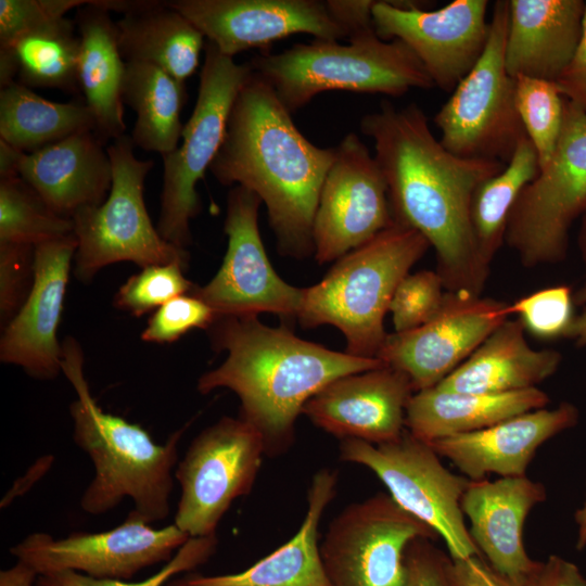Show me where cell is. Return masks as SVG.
Here are the masks:
<instances>
[{"instance_id":"obj_29","label":"cell","mask_w":586,"mask_h":586,"mask_svg":"<svg viewBox=\"0 0 586 586\" xmlns=\"http://www.w3.org/2000/svg\"><path fill=\"white\" fill-rule=\"evenodd\" d=\"M538 387L509 393H462L436 386L415 393L406 408L405 426L415 437L436 440L479 431L518 415L547 407Z\"/></svg>"},{"instance_id":"obj_39","label":"cell","mask_w":586,"mask_h":586,"mask_svg":"<svg viewBox=\"0 0 586 586\" xmlns=\"http://www.w3.org/2000/svg\"><path fill=\"white\" fill-rule=\"evenodd\" d=\"M525 331L542 339L565 336L573 319V296L568 285L538 290L510 303Z\"/></svg>"},{"instance_id":"obj_34","label":"cell","mask_w":586,"mask_h":586,"mask_svg":"<svg viewBox=\"0 0 586 586\" xmlns=\"http://www.w3.org/2000/svg\"><path fill=\"white\" fill-rule=\"evenodd\" d=\"M18 65V79L30 88H53L77 94L80 37L74 21L48 22L17 38L10 47Z\"/></svg>"},{"instance_id":"obj_33","label":"cell","mask_w":586,"mask_h":586,"mask_svg":"<svg viewBox=\"0 0 586 586\" xmlns=\"http://www.w3.org/2000/svg\"><path fill=\"white\" fill-rule=\"evenodd\" d=\"M538 171L536 150L524 137L504 169L474 192L471 226L480 258L487 268L505 242L508 218L518 196Z\"/></svg>"},{"instance_id":"obj_3","label":"cell","mask_w":586,"mask_h":586,"mask_svg":"<svg viewBox=\"0 0 586 586\" xmlns=\"http://www.w3.org/2000/svg\"><path fill=\"white\" fill-rule=\"evenodd\" d=\"M206 331L212 347L227 356L199 378L196 390L201 394L232 391L240 400L238 417L259 432L269 457L290 449L298 415L327 384L384 366L378 358L305 341L288 328H271L257 317L219 316Z\"/></svg>"},{"instance_id":"obj_27","label":"cell","mask_w":586,"mask_h":586,"mask_svg":"<svg viewBox=\"0 0 586 586\" xmlns=\"http://www.w3.org/2000/svg\"><path fill=\"white\" fill-rule=\"evenodd\" d=\"M560 352L533 348L519 319L501 323L436 387L462 393H509L537 387L558 370Z\"/></svg>"},{"instance_id":"obj_12","label":"cell","mask_w":586,"mask_h":586,"mask_svg":"<svg viewBox=\"0 0 586 586\" xmlns=\"http://www.w3.org/2000/svg\"><path fill=\"white\" fill-rule=\"evenodd\" d=\"M264 455L262 435L240 417L201 431L175 469L181 496L174 524L190 537L216 535L232 502L251 492Z\"/></svg>"},{"instance_id":"obj_26","label":"cell","mask_w":586,"mask_h":586,"mask_svg":"<svg viewBox=\"0 0 586 586\" xmlns=\"http://www.w3.org/2000/svg\"><path fill=\"white\" fill-rule=\"evenodd\" d=\"M337 473L322 468L307 493V510L295 535L244 571L230 574L190 573L166 586H331L320 557L318 528L322 514L336 495Z\"/></svg>"},{"instance_id":"obj_4","label":"cell","mask_w":586,"mask_h":586,"mask_svg":"<svg viewBox=\"0 0 586 586\" xmlns=\"http://www.w3.org/2000/svg\"><path fill=\"white\" fill-rule=\"evenodd\" d=\"M62 372L77 398L69 405L73 438L92 461L94 476L80 498L81 509L99 515L125 498L146 523L164 520L170 509L178 447L189 423L156 444L140 424L105 412L94 400L84 372V353L76 339L63 342Z\"/></svg>"},{"instance_id":"obj_46","label":"cell","mask_w":586,"mask_h":586,"mask_svg":"<svg viewBox=\"0 0 586 586\" xmlns=\"http://www.w3.org/2000/svg\"><path fill=\"white\" fill-rule=\"evenodd\" d=\"M520 586H586V578L573 562L551 555L537 561Z\"/></svg>"},{"instance_id":"obj_7","label":"cell","mask_w":586,"mask_h":586,"mask_svg":"<svg viewBox=\"0 0 586 586\" xmlns=\"http://www.w3.org/2000/svg\"><path fill=\"white\" fill-rule=\"evenodd\" d=\"M130 136L123 135L106 149L112 164V187L105 201L85 206L73 216L77 249L73 272L90 283L104 267L131 262L141 268L181 263L188 250L165 241L154 227L144 202V181L152 160H139Z\"/></svg>"},{"instance_id":"obj_37","label":"cell","mask_w":586,"mask_h":586,"mask_svg":"<svg viewBox=\"0 0 586 586\" xmlns=\"http://www.w3.org/2000/svg\"><path fill=\"white\" fill-rule=\"evenodd\" d=\"M181 263L152 265L129 277L116 291L113 305L133 317H141L169 302L190 294L196 284L184 276Z\"/></svg>"},{"instance_id":"obj_44","label":"cell","mask_w":586,"mask_h":586,"mask_svg":"<svg viewBox=\"0 0 586 586\" xmlns=\"http://www.w3.org/2000/svg\"><path fill=\"white\" fill-rule=\"evenodd\" d=\"M404 571L400 586H458L453 577L451 557L428 537H417L407 545Z\"/></svg>"},{"instance_id":"obj_6","label":"cell","mask_w":586,"mask_h":586,"mask_svg":"<svg viewBox=\"0 0 586 586\" xmlns=\"http://www.w3.org/2000/svg\"><path fill=\"white\" fill-rule=\"evenodd\" d=\"M292 114L324 91L399 97L434 84L415 53L400 40H383L375 29L351 36L346 43L314 39L280 53L247 62Z\"/></svg>"},{"instance_id":"obj_45","label":"cell","mask_w":586,"mask_h":586,"mask_svg":"<svg viewBox=\"0 0 586 586\" xmlns=\"http://www.w3.org/2000/svg\"><path fill=\"white\" fill-rule=\"evenodd\" d=\"M555 84L564 99L586 112V5L576 50Z\"/></svg>"},{"instance_id":"obj_50","label":"cell","mask_w":586,"mask_h":586,"mask_svg":"<svg viewBox=\"0 0 586 586\" xmlns=\"http://www.w3.org/2000/svg\"><path fill=\"white\" fill-rule=\"evenodd\" d=\"M577 524L576 548L582 550L586 547V501L574 514Z\"/></svg>"},{"instance_id":"obj_20","label":"cell","mask_w":586,"mask_h":586,"mask_svg":"<svg viewBox=\"0 0 586 586\" xmlns=\"http://www.w3.org/2000/svg\"><path fill=\"white\" fill-rule=\"evenodd\" d=\"M76 249L74 233L35 246L31 290L2 329L0 361L21 367L37 380H52L62 372L58 330Z\"/></svg>"},{"instance_id":"obj_18","label":"cell","mask_w":586,"mask_h":586,"mask_svg":"<svg viewBox=\"0 0 586 586\" xmlns=\"http://www.w3.org/2000/svg\"><path fill=\"white\" fill-rule=\"evenodd\" d=\"M510 315L507 302L446 291L430 320L387 334L377 358L405 373L415 393L428 390L455 371Z\"/></svg>"},{"instance_id":"obj_5","label":"cell","mask_w":586,"mask_h":586,"mask_svg":"<svg viewBox=\"0 0 586 586\" xmlns=\"http://www.w3.org/2000/svg\"><path fill=\"white\" fill-rule=\"evenodd\" d=\"M429 247L421 233L394 221L304 288L296 318L305 328L333 326L346 340V353L377 358L387 337L383 320L392 297Z\"/></svg>"},{"instance_id":"obj_23","label":"cell","mask_w":586,"mask_h":586,"mask_svg":"<svg viewBox=\"0 0 586 586\" xmlns=\"http://www.w3.org/2000/svg\"><path fill=\"white\" fill-rule=\"evenodd\" d=\"M547 497L544 484L524 476L471 481L461 498L470 535L485 560L521 584L535 566L525 551L523 526L531 510Z\"/></svg>"},{"instance_id":"obj_2","label":"cell","mask_w":586,"mask_h":586,"mask_svg":"<svg viewBox=\"0 0 586 586\" xmlns=\"http://www.w3.org/2000/svg\"><path fill=\"white\" fill-rule=\"evenodd\" d=\"M291 115L252 71L234 98L209 171L220 184L255 193L280 253L303 258L314 254L315 214L335 149L310 142Z\"/></svg>"},{"instance_id":"obj_31","label":"cell","mask_w":586,"mask_h":586,"mask_svg":"<svg viewBox=\"0 0 586 586\" xmlns=\"http://www.w3.org/2000/svg\"><path fill=\"white\" fill-rule=\"evenodd\" d=\"M184 82L153 64L126 62L122 99L136 113L130 136L135 146L162 156L177 149L188 99Z\"/></svg>"},{"instance_id":"obj_28","label":"cell","mask_w":586,"mask_h":586,"mask_svg":"<svg viewBox=\"0 0 586 586\" xmlns=\"http://www.w3.org/2000/svg\"><path fill=\"white\" fill-rule=\"evenodd\" d=\"M74 22L80 37L79 89L94 119L93 132L106 143L125 135L126 129L122 99L126 62L116 22L94 0L78 8Z\"/></svg>"},{"instance_id":"obj_19","label":"cell","mask_w":586,"mask_h":586,"mask_svg":"<svg viewBox=\"0 0 586 586\" xmlns=\"http://www.w3.org/2000/svg\"><path fill=\"white\" fill-rule=\"evenodd\" d=\"M168 4L230 58L294 34L336 41H347L349 36L328 0H174Z\"/></svg>"},{"instance_id":"obj_17","label":"cell","mask_w":586,"mask_h":586,"mask_svg":"<svg viewBox=\"0 0 586 586\" xmlns=\"http://www.w3.org/2000/svg\"><path fill=\"white\" fill-rule=\"evenodd\" d=\"M488 1L455 0L428 11L418 1H375L377 35L403 41L434 86L451 92L481 58L489 33Z\"/></svg>"},{"instance_id":"obj_10","label":"cell","mask_w":586,"mask_h":586,"mask_svg":"<svg viewBox=\"0 0 586 586\" xmlns=\"http://www.w3.org/2000/svg\"><path fill=\"white\" fill-rule=\"evenodd\" d=\"M586 207V112L565 99L561 135L547 165L515 201L505 242L526 268L565 259L569 233Z\"/></svg>"},{"instance_id":"obj_21","label":"cell","mask_w":586,"mask_h":586,"mask_svg":"<svg viewBox=\"0 0 586 586\" xmlns=\"http://www.w3.org/2000/svg\"><path fill=\"white\" fill-rule=\"evenodd\" d=\"M413 394L407 375L384 365L330 382L305 404L302 415L341 441L378 445L402 436Z\"/></svg>"},{"instance_id":"obj_14","label":"cell","mask_w":586,"mask_h":586,"mask_svg":"<svg viewBox=\"0 0 586 586\" xmlns=\"http://www.w3.org/2000/svg\"><path fill=\"white\" fill-rule=\"evenodd\" d=\"M262 204L255 193L241 186L228 193L225 257L216 275L192 292L218 317H257L262 313L297 317L303 289L285 282L269 262L258 228Z\"/></svg>"},{"instance_id":"obj_40","label":"cell","mask_w":586,"mask_h":586,"mask_svg":"<svg viewBox=\"0 0 586 586\" xmlns=\"http://www.w3.org/2000/svg\"><path fill=\"white\" fill-rule=\"evenodd\" d=\"M445 292L436 271L408 273L398 284L388 307L395 332L416 329L430 320L441 307Z\"/></svg>"},{"instance_id":"obj_47","label":"cell","mask_w":586,"mask_h":586,"mask_svg":"<svg viewBox=\"0 0 586 586\" xmlns=\"http://www.w3.org/2000/svg\"><path fill=\"white\" fill-rule=\"evenodd\" d=\"M453 577L458 586H520L497 572L483 556L453 560Z\"/></svg>"},{"instance_id":"obj_43","label":"cell","mask_w":586,"mask_h":586,"mask_svg":"<svg viewBox=\"0 0 586 586\" xmlns=\"http://www.w3.org/2000/svg\"><path fill=\"white\" fill-rule=\"evenodd\" d=\"M85 0H1L0 48L10 47L22 35L54 20L65 17Z\"/></svg>"},{"instance_id":"obj_11","label":"cell","mask_w":586,"mask_h":586,"mask_svg":"<svg viewBox=\"0 0 586 586\" xmlns=\"http://www.w3.org/2000/svg\"><path fill=\"white\" fill-rule=\"evenodd\" d=\"M430 444L405 430L393 442L346 438L340 459L371 470L392 498L442 537L453 560L482 556L464 523L461 498L471 480L446 469Z\"/></svg>"},{"instance_id":"obj_49","label":"cell","mask_w":586,"mask_h":586,"mask_svg":"<svg viewBox=\"0 0 586 586\" xmlns=\"http://www.w3.org/2000/svg\"><path fill=\"white\" fill-rule=\"evenodd\" d=\"M576 302L586 305V284L577 292ZM565 337L573 340L577 346H586V307L574 316Z\"/></svg>"},{"instance_id":"obj_9","label":"cell","mask_w":586,"mask_h":586,"mask_svg":"<svg viewBox=\"0 0 586 586\" xmlns=\"http://www.w3.org/2000/svg\"><path fill=\"white\" fill-rule=\"evenodd\" d=\"M508 24L509 0H497L481 58L434 116L441 143L458 156L507 164L527 137L505 63Z\"/></svg>"},{"instance_id":"obj_30","label":"cell","mask_w":586,"mask_h":586,"mask_svg":"<svg viewBox=\"0 0 586 586\" xmlns=\"http://www.w3.org/2000/svg\"><path fill=\"white\" fill-rule=\"evenodd\" d=\"M118 44L125 62L153 64L186 81L198 68L205 37L168 1L150 0L116 22Z\"/></svg>"},{"instance_id":"obj_38","label":"cell","mask_w":586,"mask_h":586,"mask_svg":"<svg viewBox=\"0 0 586 586\" xmlns=\"http://www.w3.org/2000/svg\"><path fill=\"white\" fill-rule=\"evenodd\" d=\"M216 535L190 537L160 571L140 582L97 578L74 571H61L39 575L36 586H164L183 572H190L205 563L217 548Z\"/></svg>"},{"instance_id":"obj_42","label":"cell","mask_w":586,"mask_h":586,"mask_svg":"<svg viewBox=\"0 0 586 586\" xmlns=\"http://www.w3.org/2000/svg\"><path fill=\"white\" fill-rule=\"evenodd\" d=\"M35 278V246L0 242L1 330L25 303Z\"/></svg>"},{"instance_id":"obj_25","label":"cell","mask_w":586,"mask_h":586,"mask_svg":"<svg viewBox=\"0 0 586 586\" xmlns=\"http://www.w3.org/2000/svg\"><path fill=\"white\" fill-rule=\"evenodd\" d=\"M584 0H509L505 49L511 77L556 82L578 44Z\"/></svg>"},{"instance_id":"obj_15","label":"cell","mask_w":586,"mask_h":586,"mask_svg":"<svg viewBox=\"0 0 586 586\" xmlns=\"http://www.w3.org/2000/svg\"><path fill=\"white\" fill-rule=\"evenodd\" d=\"M189 538L174 523L156 528L130 511L123 523L109 531L74 533L59 539L47 533H33L12 546L10 552L38 575L74 571L123 581L169 561Z\"/></svg>"},{"instance_id":"obj_13","label":"cell","mask_w":586,"mask_h":586,"mask_svg":"<svg viewBox=\"0 0 586 586\" xmlns=\"http://www.w3.org/2000/svg\"><path fill=\"white\" fill-rule=\"evenodd\" d=\"M417 537L438 535L388 493L348 505L330 523L320 557L331 586H400L404 552Z\"/></svg>"},{"instance_id":"obj_51","label":"cell","mask_w":586,"mask_h":586,"mask_svg":"<svg viewBox=\"0 0 586 586\" xmlns=\"http://www.w3.org/2000/svg\"><path fill=\"white\" fill-rule=\"evenodd\" d=\"M581 224L578 228V234H577V245L578 251L581 255L582 263L584 265V269L586 271V207L579 217Z\"/></svg>"},{"instance_id":"obj_41","label":"cell","mask_w":586,"mask_h":586,"mask_svg":"<svg viewBox=\"0 0 586 586\" xmlns=\"http://www.w3.org/2000/svg\"><path fill=\"white\" fill-rule=\"evenodd\" d=\"M217 317L201 298L183 294L157 308L140 337L146 343L170 344L194 329L207 330Z\"/></svg>"},{"instance_id":"obj_36","label":"cell","mask_w":586,"mask_h":586,"mask_svg":"<svg viewBox=\"0 0 586 586\" xmlns=\"http://www.w3.org/2000/svg\"><path fill=\"white\" fill-rule=\"evenodd\" d=\"M514 102L542 168L556 151L562 130L565 99L553 81L518 76L514 78Z\"/></svg>"},{"instance_id":"obj_35","label":"cell","mask_w":586,"mask_h":586,"mask_svg":"<svg viewBox=\"0 0 586 586\" xmlns=\"http://www.w3.org/2000/svg\"><path fill=\"white\" fill-rule=\"evenodd\" d=\"M72 233L73 219L52 211L18 175L0 177V242L36 246Z\"/></svg>"},{"instance_id":"obj_1","label":"cell","mask_w":586,"mask_h":586,"mask_svg":"<svg viewBox=\"0 0 586 586\" xmlns=\"http://www.w3.org/2000/svg\"><path fill=\"white\" fill-rule=\"evenodd\" d=\"M384 176L394 221L421 233L434 249L445 290L481 295L489 268L481 260L471 226L476 189L506 164L449 152L415 103L388 101L360 119Z\"/></svg>"},{"instance_id":"obj_32","label":"cell","mask_w":586,"mask_h":586,"mask_svg":"<svg viewBox=\"0 0 586 586\" xmlns=\"http://www.w3.org/2000/svg\"><path fill=\"white\" fill-rule=\"evenodd\" d=\"M94 126L85 102L50 101L17 81L0 90V140L24 153L93 131Z\"/></svg>"},{"instance_id":"obj_22","label":"cell","mask_w":586,"mask_h":586,"mask_svg":"<svg viewBox=\"0 0 586 586\" xmlns=\"http://www.w3.org/2000/svg\"><path fill=\"white\" fill-rule=\"evenodd\" d=\"M578 418L573 404L561 403L556 408L535 409L479 431L428 444L471 481L483 480L491 473L524 476L538 447L574 426Z\"/></svg>"},{"instance_id":"obj_16","label":"cell","mask_w":586,"mask_h":586,"mask_svg":"<svg viewBox=\"0 0 586 586\" xmlns=\"http://www.w3.org/2000/svg\"><path fill=\"white\" fill-rule=\"evenodd\" d=\"M334 149L313 226L314 256L319 264L340 259L394 222L387 186L374 155L354 132Z\"/></svg>"},{"instance_id":"obj_48","label":"cell","mask_w":586,"mask_h":586,"mask_svg":"<svg viewBox=\"0 0 586 586\" xmlns=\"http://www.w3.org/2000/svg\"><path fill=\"white\" fill-rule=\"evenodd\" d=\"M38 573L27 563H16L0 572V586H36Z\"/></svg>"},{"instance_id":"obj_24","label":"cell","mask_w":586,"mask_h":586,"mask_svg":"<svg viewBox=\"0 0 586 586\" xmlns=\"http://www.w3.org/2000/svg\"><path fill=\"white\" fill-rule=\"evenodd\" d=\"M103 145L93 131L75 133L31 153L20 151L16 173L52 211L72 219L109 195L113 173Z\"/></svg>"},{"instance_id":"obj_8","label":"cell","mask_w":586,"mask_h":586,"mask_svg":"<svg viewBox=\"0 0 586 586\" xmlns=\"http://www.w3.org/2000/svg\"><path fill=\"white\" fill-rule=\"evenodd\" d=\"M204 54L196 102L183 125L181 142L162 156L156 229L165 241L186 250L192 243L190 221L202 208L198 182L221 146L234 98L252 72L249 63H235L207 40Z\"/></svg>"}]
</instances>
